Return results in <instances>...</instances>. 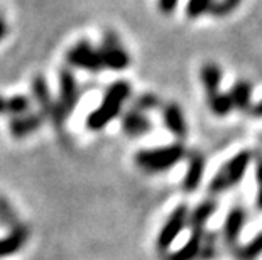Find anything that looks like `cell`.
Here are the masks:
<instances>
[{"label": "cell", "instance_id": "6da1fadb", "mask_svg": "<svg viewBox=\"0 0 262 260\" xmlns=\"http://www.w3.org/2000/svg\"><path fill=\"white\" fill-rule=\"evenodd\" d=\"M129 95H130V86L127 81H115L114 85H110L102 103L95 108V112L88 115L86 129L92 132H98L105 129L120 113V110L127 102Z\"/></svg>", "mask_w": 262, "mask_h": 260}, {"label": "cell", "instance_id": "7a4b0ae2", "mask_svg": "<svg viewBox=\"0 0 262 260\" xmlns=\"http://www.w3.org/2000/svg\"><path fill=\"white\" fill-rule=\"evenodd\" d=\"M185 147L181 144H172V146L149 149V151H141L136 156V162L141 169L147 173H163V171L171 169L180 160L185 157Z\"/></svg>", "mask_w": 262, "mask_h": 260}, {"label": "cell", "instance_id": "3957f363", "mask_svg": "<svg viewBox=\"0 0 262 260\" xmlns=\"http://www.w3.org/2000/svg\"><path fill=\"white\" fill-rule=\"evenodd\" d=\"M250 160H252V152L250 151H241L237 156H233L228 162L222 168L213 179H211L208 191L211 195H220L225 190L237 186L242 181V178L247 173Z\"/></svg>", "mask_w": 262, "mask_h": 260}, {"label": "cell", "instance_id": "277c9868", "mask_svg": "<svg viewBox=\"0 0 262 260\" xmlns=\"http://www.w3.org/2000/svg\"><path fill=\"white\" fill-rule=\"evenodd\" d=\"M189 218V209L186 204H180L176 209H172L169 218L166 220V223L161 228L158 239H156V248L159 252H168L172 242L178 239V235L181 233L183 228L188 225Z\"/></svg>", "mask_w": 262, "mask_h": 260}, {"label": "cell", "instance_id": "5b68a950", "mask_svg": "<svg viewBox=\"0 0 262 260\" xmlns=\"http://www.w3.org/2000/svg\"><path fill=\"white\" fill-rule=\"evenodd\" d=\"M68 61L73 66L83 68L90 73H98L103 68V61L100 56V51L93 49L88 42H78L75 48L70 49L68 53Z\"/></svg>", "mask_w": 262, "mask_h": 260}, {"label": "cell", "instance_id": "8992f818", "mask_svg": "<svg viewBox=\"0 0 262 260\" xmlns=\"http://www.w3.org/2000/svg\"><path fill=\"white\" fill-rule=\"evenodd\" d=\"M100 56H102L103 66H107L110 69H124L129 66L130 59L129 54L124 51V48L120 46L119 39L112 32H107L103 36V46L100 49Z\"/></svg>", "mask_w": 262, "mask_h": 260}, {"label": "cell", "instance_id": "52a82bcc", "mask_svg": "<svg viewBox=\"0 0 262 260\" xmlns=\"http://www.w3.org/2000/svg\"><path fill=\"white\" fill-rule=\"evenodd\" d=\"M245 220H247V213L242 206H235L228 211L225 223H224V230H222V237H224L225 245L233 252L238 247V239H241V233L244 230Z\"/></svg>", "mask_w": 262, "mask_h": 260}, {"label": "cell", "instance_id": "ba28073f", "mask_svg": "<svg viewBox=\"0 0 262 260\" xmlns=\"http://www.w3.org/2000/svg\"><path fill=\"white\" fill-rule=\"evenodd\" d=\"M78 86L75 81V76L70 71H63L59 76V103L58 107L61 110V113L64 115V119L73 112L75 105L78 102Z\"/></svg>", "mask_w": 262, "mask_h": 260}, {"label": "cell", "instance_id": "9c48e42d", "mask_svg": "<svg viewBox=\"0 0 262 260\" xmlns=\"http://www.w3.org/2000/svg\"><path fill=\"white\" fill-rule=\"evenodd\" d=\"M32 91L36 95V100L41 103V107L46 110L49 113V117L54 120V124L59 127L61 122L64 120V115L61 113V110L58 107V103H53L51 98H49V90H48V85L44 81L42 76H36L34 78V85H32Z\"/></svg>", "mask_w": 262, "mask_h": 260}, {"label": "cell", "instance_id": "30bf717a", "mask_svg": "<svg viewBox=\"0 0 262 260\" xmlns=\"http://www.w3.org/2000/svg\"><path fill=\"white\" fill-rule=\"evenodd\" d=\"M163 119L164 124L168 127V130L172 135H176L178 139H185L188 135V125L185 120V115H183V110L180 105L176 103H169L163 108Z\"/></svg>", "mask_w": 262, "mask_h": 260}, {"label": "cell", "instance_id": "8fae6325", "mask_svg": "<svg viewBox=\"0 0 262 260\" xmlns=\"http://www.w3.org/2000/svg\"><path fill=\"white\" fill-rule=\"evenodd\" d=\"M27 239H29V228L26 225H17L10 231V235L0 239V258L17 253L26 245Z\"/></svg>", "mask_w": 262, "mask_h": 260}, {"label": "cell", "instance_id": "7c38bea8", "mask_svg": "<svg viewBox=\"0 0 262 260\" xmlns=\"http://www.w3.org/2000/svg\"><path fill=\"white\" fill-rule=\"evenodd\" d=\"M203 174H205V157L202 154L194 152L191 154V157H189L188 171L185 174V179H183V190L188 193L196 191L200 184H202Z\"/></svg>", "mask_w": 262, "mask_h": 260}, {"label": "cell", "instance_id": "4fadbf2b", "mask_svg": "<svg viewBox=\"0 0 262 260\" xmlns=\"http://www.w3.org/2000/svg\"><path fill=\"white\" fill-rule=\"evenodd\" d=\"M44 122V117L42 115H37V113H24V115H19V117H15L12 122H10V134L14 137H26L32 134V132H36L39 127L42 125Z\"/></svg>", "mask_w": 262, "mask_h": 260}, {"label": "cell", "instance_id": "5bb4252c", "mask_svg": "<svg viewBox=\"0 0 262 260\" xmlns=\"http://www.w3.org/2000/svg\"><path fill=\"white\" fill-rule=\"evenodd\" d=\"M216 211V201L206 200L202 204H198L193 209V213H189L188 225L191 228V233H205V225L210 220V217Z\"/></svg>", "mask_w": 262, "mask_h": 260}, {"label": "cell", "instance_id": "9a60e30c", "mask_svg": "<svg viewBox=\"0 0 262 260\" xmlns=\"http://www.w3.org/2000/svg\"><path fill=\"white\" fill-rule=\"evenodd\" d=\"M220 80H222V69L219 64L215 63H206L203 68H202V81H203V86H205V91H206V97L213 98L219 91V86H220Z\"/></svg>", "mask_w": 262, "mask_h": 260}, {"label": "cell", "instance_id": "2e32d148", "mask_svg": "<svg viewBox=\"0 0 262 260\" xmlns=\"http://www.w3.org/2000/svg\"><path fill=\"white\" fill-rule=\"evenodd\" d=\"M203 235L205 233H191V239H189L180 250L169 253V255L166 257V260H194V258H198L200 250H202Z\"/></svg>", "mask_w": 262, "mask_h": 260}, {"label": "cell", "instance_id": "e0dca14e", "mask_svg": "<svg viewBox=\"0 0 262 260\" xmlns=\"http://www.w3.org/2000/svg\"><path fill=\"white\" fill-rule=\"evenodd\" d=\"M122 125H124L125 134H129V135H142V134H146V132L150 130L149 119L136 108L130 110V112L125 115L124 124Z\"/></svg>", "mask_w": 262, "mask_h": 260}, {"label": "cell", "instance_id": "ac0fdd59", "mask_svg": "<svg viewBox=\"0 0 262 260\" xmlns=\"http://www.w3.org/2000/svg\"><path fill=\"white\" fill-rule=\"evenodd\" d=\"M230 98L233 103V108L238 110H249L250 108V97H252V85L249 81H237L230 90Z\"/></svg>", "mask_w": 262, "mask_h": 260}, {"label": "cell", "instance_id": "d6986e66", "mask_svg": "<svg viewBox=\"0 0 262 260\" xmlns=\"http://www.w3.org/2000/svg\"><path fill=\"white\" fill-rule=\"evenodd\" d=\"M233 253H235V257L238 260H255L262 253V231L255 235L247 245L237 247L235 250H233Z\"/></svg>", "mask_w": 262, "mask_h": 260}, {"label": "cell", "instance_id": "ffe728a7", "mask_svg": "<svg viewBox=\"0 0 262 260\" xmlns=\"http://www.w3.org/2000/svg\"><path fill=\"white\" fill-rule=\"evenodd\" d=\"M208 105H210L211 112L215 115H219V117H225V115L230 113L233 108L232 98H230V95H227V93H216L213 98L208 100Z\"/></svg>", "mask_w": 262, "mask_h": 260}, {"label": "cell", "instance_id": "44dd1931", "mask_svg": "<svg viewBox=\"0 0 262 260\" xmlns=\"http://www.w3.org/2000/svg\"><path fill=\"white\" fill-rule=\"evenodd\" d=\"M213 4H215V0H188L186 15L189 19H198L200 15L210 14Z\"/></svg>", "mask_w": 262, "mask_h": 260}, {"label": "cell", "instance_id": "7402d4cb", "mask_svg": "<svg viewBox=\"0 0 262 260\" xmlns=\"http://www.w3.org/2000/svg\"><path fill=\"white\" fill-rule=\"evenodd\" d=\"M242 0H220V2H215L213 7H211L210 14L213 17H225V15L232 14L238 5H241Z\"/></svg>", "mask_w": 262, "mask_h": 260}, {"label": "cell", "instance_id": "603a6c76", "mask_svg": "<svg viewBox=\"0 0 262 260\" xmlns=\"http://www.w3.org/2000/svg\"><path fill=\"white\" fill-rule=\"evenodd\" d=\"M158 105V98L152 97V95H144L137 100L136 103V110H139V112H144V110H149Z\"/></svg>", "mask_w": 262, "mask_h": 260}, {"label": "cell", "instance_id": "cb8c5ba5", "mask_svg": "<svg viewBox=\"0 0 262 260\" xmlns=\"http://www.w3.org/2000/svg\"><path fill=\"white\" fill-rule=\"evenodd\" d=\"M178 0H158V9L163 14H171L176 9Z\"/></svg>", "mask_w": 262, "mask_h": 260}, {"label": "cell", "instance_id": "d4e9b609", "mask_svg": "<svg viewBox=\"0 0 262 260\" xmlns=\"http://www.w3.org/2000/svg\"><path fill=\"white\" fill-rule=\"evenodd\" d=\"M0 115H10V100L0 97Z\"/></svg>", "mask_w": 262, "mask_h": 260}, {"label": "cell", "instance_id": "484cf974", "mask_svg": "<svg viewBox=\"0 0 262 260\" xmlns=\"http://www.w3.org/2000/svg\"><path fill=\"white\" fill-rule=\"evenodd\" d=\"M250 110V115H252V117H257V119H260L262 117V100L259 102V103H255L254 107H250L249 108Z\"/></svg>", "mask_w": 262, "mask_h": 260}, {"label": "cell", "instance_id": "4316f807", "mask_svg": "<svg viewBox=\"0 0 262 260\" xmlns=\"http://www.w3.org/2000/svg\"><path fill=\"white\" fill-rule=\"evenodd\" d=\"M5 34H7V26H5L4 20H0V41L4 39Z\"/></svg>", "mask_w": 262, "mask_h": 260}, {"label": "cell", "instance_id": "83f0119b", "mask_svg": "<svg viewBox=\"0 0 262 260\" xmlns=\"http://www.w3.org/2000/svg\"><path fill=\"white\" fill-rule=\"evenodd\" d=\"M255 178H257V182L262 186V162L259 164V168L257 171H255Z\"/></svg>", "mask_w": 262, "mask_h": 260}, {"label": "cell", "instance_id": "f1b7e54d", "mask_svg": "<svg viewBox=\"0 0 262 260\" xmlns=\"http://www.w3.org/2000/svg\"><path fill=\"white\" fill-rule=\"evenodd\" d=\"M257 206H259V209H262V186L259 187V195H257Z\"/></svg>", "mask_w": 262, "mask_h": 260}]
</instances>
